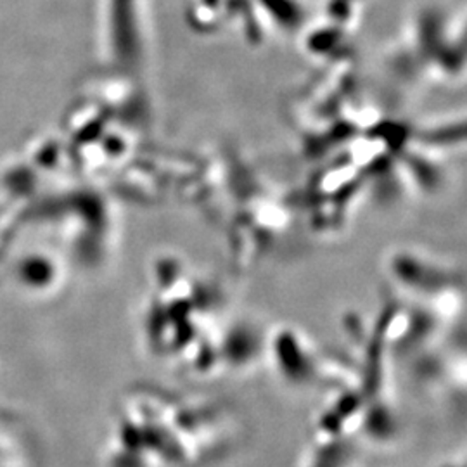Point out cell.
<instances>
[{"instance_id": "obj_1", "label": "cell", "mask_w": 467, "mask_h": 467, "mask_svg": "<svg viewBox=\"0 0 467 467\" xmlns=\"http://www.w3.org/2000/svg\"><path fill=\"white\" fill-rule=\"evenodd\" d=\"M217 407L137 388L119 401L108 441L111 467L192 466L220 449Z\"/></svg>"}, {"instance_id": "obj_2", "label": "cell", "mask_w": 467, "mask_h": 467, "mask_svg": "<svg viewBox=\"0 0 467 467\" xmlns=\"http://www.w3.org/2000/svg\"><path fill=\"white\" fill-rule=\"evenodd\" d=\"M272 348H275V357L279 360L277 368L289 383L298 386L316 383L314 379L317 374L326 372V368H322L326 366V360H318L312 345L293 331L277 334L275 343L272 341Z\"/></svg>"}]
</instances>
